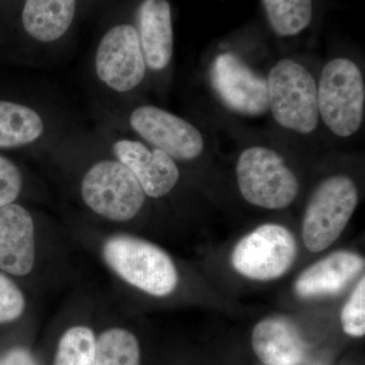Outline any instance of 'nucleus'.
<instances>
[{"label":"nucleus","instance_id":"obj_1","mask_svg":"<svg viewBox=\"0 0 365 365\" xmlns=\"http://www.w3.org/2000/svg\"><path fill=\"white\" fill-rule=\"evenodd\" d=\"M319 122L337 138H351L365 115L364 72L354 60L336 56L326 62L317 78Z\"/></svg>","mask_w":365,"mask_h":365},{"label":"nucleus","instance_id":"obj_2","mask_svg":"<svg viewBox=\"0 0 365 365\" xmlns=\"http://www.w3.org/2000/svg\"><path fill=\"white\" fill-rule=\"evenodd\" d=\"M268 113L289 133L311 136L319 122L317 78L304 63L278 59L267 72Z\"/></svg>","mask_w":365,"mask_h":365},{"label":"nucleus","instance_id":"obj_3","mask_svg":"<svg viewBox=\"0 0 365 365\" xmlns=\"http://www.w3.org/2000/svg\"><path fill=\"white\" fill-rule=\"evenodd\" d=\"M107 265L132 287L153 297H167L177 288L179 275L167 252L128 235H113L103 246Z\"/></svg>","mask_w":365,"mask_h":365},{"label":"nucleus","instance_id":"obj_4","mask_svg":"<svg viewBox=\"0 0 365 365\" xmlns=\"http://www.w3.org/2000/svg\"><path fill=\"white\" fill-rule=\"evenodd\" d=\"M235 177L242 198L252 205L278 210L290 205L299 193V182L280 153L253 144L240 153Z\"/></svg>","mask_w":365,"mask_h":365},{"label":"nucleus","instance_id":"obj_5","mask_svg":"<svg viewBox=\"0 0 365 365\" xmlns=\"http://www.w3.org/2000/svg\"><path fill=\"white\" fill-rule=\"evenodd\" d=\"M359 201L352 178L332 175L322 180L309 197L302 220V240L318 253L331 246L349 222Z\"/></svg>","mask_w":365,"mask_h":365},{"label":"nucleus","instance_id":"obj_6","mask_svg":"<svg viewBox=\"0 0 365 365\" xmlns=\"http://www.w3.org/2000/svg\"><path fill=\"white\" fill-rule=\"evenodd\" d=\"M208 81L228 111L247 118L268 113L267 73L234 51L217 53L208 66Z\"/></svg>","mask_w":365,"mask_h":365},{"label":"nucleus","instance_id":"obj_7","mask_svg":"<svg viewBox=\"0 0 365 365\" xmlns=\"http://www.w3.org/2000/svg\"><path fill=\"white\" fill-rule=\"evenodd\" d=\"M81 197L98 215L123 222L138 215L146 195L123 163L104 160L93 165L83 177Z\"/></svg>","mask_w":365,"mask_h":365},{"label":"nucleus","instance_id":"obj_8","mask_svg":"<svg viewBox=\"0 0 365 365\" xmlns=\"http://www.w3.org/2000/svg\"><path fill=\"white\" fill-rule=\"evenodd\" d=\"M297 256L294 235L283 225L267 223L237 242L232 254L235 270L249 279H277L294 265Z\"/></svg>","mask_w":365,"mask_h":365},{"label":"nucleus","instance_id":"obj_9","mask_svg":"<svg viewBox=\"0 0 365 365\" xmlns=\"http://www.w3.org/2000/svg\"><path fill=\"white\" fill-rule=\"evenodd\" d=\"M130 125L146 143L174 160H196L206 148V136L198 127L155 106L136 108Z\"/></svg>","mask_w":365,"mask_h":365},{"label":"nucleus","instance_id":"obj_10","mask_svg":"<svg viewBox=\"0 0 365 365\" xmlns=\"http://www.w3.org/2000/svg\"><path fill=\"white\" fill-rule=\"evenodd\" d=\"M146 64L133 26L118 25L106 33L96 55L98 78L112 90L125 93L143 83Z\"/></svg>","mask_w":365,"mask_h":365},{"label":"nucleus","instance_id":"obj_11","mask_svg":"<svg viewBox=\"0 0 365 365\" xmlns=\"http://www.w3.org/2000/svg\"><path fill=\"white\" fill-rule=\"evenodd\" d=\"M113 150L118 160L130 170L150 198L168 195L179 182L180 170L174 158L158 148L123 139L117 141Z\"/></svg>","mask_w":365,"mask_h":365},{"label":"nucleus","instance_id":"obj_12","mask_svg":"<svg viewBox=\"0 0 365 365\" xmlns=\"http://www.w3.org/2000/svg\"><path fill=\"white\" fill-rule=\"evenodd\" d=\"M35 225L32 215L19 204L0 208V269L26 276L35 265Z\"/></svg>","mask_w":365,"mask_h":365},{"label":"nucleus","instance_id":"obj_13","mask_svg":"<svg viewBox=\"0 0 365 365\" xmlns=\"http://www.w3.org/2000/svg\"><path fill=\"white\" fill-rule=\"evenodd\" d=\"M252 346L265 365H299L307 357V343L287 317H269L259 322L252 333Z\"/></svg>","mask_w":365,"mask_h":365},{"label":"nucleus","instance_id":"obj_14","mask_svg":"<svg viewBox=\"0 0 365 365\" xmlns=\"http://www.w3.org/2000/svg\"><path fill=\"white\" fill-rule=\"evenodd\" d=\"M364 264L359 255L335 252L300 274L294 283L295 294L304 299L340 294L364 270Z\"/></svg>","mask_w":365,"mask_h":365},{"label":"nucleus","instance_id":"obj_15","mask_svg":"<svg viewBox=\"0 0 365 365\" xmlns=\"http://www.w3.org/2000/svg\"><path fill=\"white\" fill-rule=\"evenodd\" d=\"M139 43L146 67L163 71L174 54L172 11L167 0H143L137 11Z\"/></svg>","mask_w":365,"mask_h":365},{"label":"nucleus","instance_id":"obj_16","mask_svg":"<svg viewBox=\"0 0 365 365\" xmlns=\"http://www.w3.org/2000/svg\"><path fill=\"white\" fill-rule=\"evenodd\" d=\"M76 7V0H26L24 28L40 42L58 40L71 28Z\"/></svg>","mask_w":365,"mask_h":365},{"label":"nucleus","instance_id":"obj_17","mask_svg":"<svg viewBox=\"0 0 365 365\" xmlns=\"http://www.w3.org/2000/svg\"><path fill=\"white\" fill-rule=\"evenodd\" d=\"M43 131L44 124L37 112L24 105L0 101V148L32 143Z\"/></svg>","mask_w":365,"mask_h":365},{"label":"nucleus","instance_id":"obj_18","mask_svg":"<svg viewBox=\"0 0 365 365\" xmlns=\"http://www.w3.org/2000/svg\"><path fill=\"white\" fill-rule=\"evenodd\" d=\"M269 25L279 37L304 32L313 19V0H262Z\"/></svg>","mask_w":365,"mask_h":365},{"label":"nucleus","instance_id":"obj_19","mask_svg":"<svg viewBox=\"0 0 365 365\" xmlns=\"http://www.w3.org/2000/svg\"><path fill=\"white\" fill-rule=\"evenodd\" d=\"M93 365H141L138 340L125 329L105 331L97 340Z\"/></svg>","mask_w":365,"mask_h":365},{"label":"nucleus","instance_id":"obj_20","mask_svg":"<svg viewBox=\"0 0 365 365\" xmlns=\"http://www.w3.org/2000/svg\"><path fill=\"white\" fill-rule=\"evenodd\" d=\"M96 346L97 339L91 329L72 327L62 335L53 365H93Z\"/></svg>","mask_w":365,"mask_h":365},{"label":"nucleus","instance_id":"obj_21","mask_svg":"<svg viewBox=\"0 0 365 365\" xmlns=\"http://www.w3.org/2000/svg\"><path fill=\"white\" fill-rule=\"evenodd\" d=\"M341 324L343 331L351 337H364L365 334V278L357 283L342 313Z\"/></svg>","mask_w":365,"mask_h":365},{"label":"nucleus","instance_id":"obj_22","mask_svg":"<svg viewBox=\"0 0 365 365\" xmlns=\"http://www.w3.org/2000/svg\"><path fill=\"white\" fill-rule=\"evenodd\" d=\"M26 299L13 280L0 273V323L20 318L25 311Z\"/></svg>","mask_w":365,"mask_h":365},{"label":"nucleus","instance_id":"obj_23","mask_svg":"<svg viewBox=\"0 0 365 365\" xmlns=\"http://www.w3.org/2000/svg\"><path fill=\"white\" fill-rule=\"evenodd\" d=\"M20 170L11 160L0 157V208L11 204L20 195Z\"/></svg>","mask_w":365,"mask_h":365},{"label":"nucleus","instance_id":"obj_24","mask_svg":"<svg viewBox=\"0 0 365 365\" xmlns=\"http://www.w3.org/2000/svg\"><path fill=\"white\" fill-rule=\"evenodd\" d=\"M0 365H39L30 351L24 348H16L7 353Z\"/></svg>","mask_w":365,"mask_h":365}]
</instances>
